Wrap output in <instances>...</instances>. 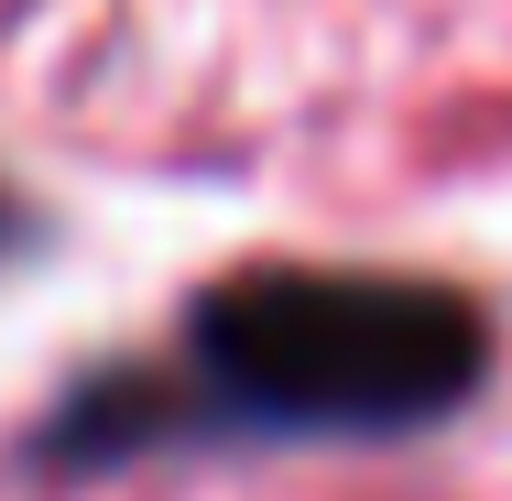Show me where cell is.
Listing matches in <instances>:
<instances>
[{
	"label": "cell",
	"instance_id": "2",
	"mask_svg": "<svg viewBox=\"0 0 512 501\" xmlns=\"http://www.w3.org/2000/svg\"><path fill=\"white\" fill-rule=\"evenodd\" d=\"M0 251H11V186H0Z\"/></svg>",
	"mask_w": 512,
	"mask_h": 501
},
{
	"label": "cell",
	"instance_id": "1",
	"mask_svg": "<svg viewBox=\"0 0 512 501\" xmlns=\"http://www.w3.org/2000/svg\"><path fill=\"white\" fill-rule=\"evenodd\" d=\"M491 382L480 295L393 262H251L207 284L153 360H120L44 414V469L164 447H382Z\"/></svg>",
	"mask_w": 512,
	"mask_h": 501
}]
</instances>
